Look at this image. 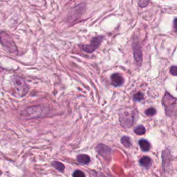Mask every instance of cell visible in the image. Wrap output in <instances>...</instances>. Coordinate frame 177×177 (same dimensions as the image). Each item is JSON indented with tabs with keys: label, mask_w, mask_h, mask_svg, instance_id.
<instances>
[{
	"label": "cell",
	"mask_w": 177,
	"mask_h": 177,
	"mask_svg": "<svg viewBox=\"0 0 177 177\" xmlns=\"http://www.w3.org/2000/svg\"><path fill=\"white\" fill-rule=\"evenodd\" d=\"M163 105L165 107L168 116L175 117L177 116V98L173 97L170 93L166 92L163 97Z\"/></svg>",
	"instance_id": "6da1fadb"
},
{
	"label": "cell",
	"mask_w": 177,
	"mask_h": 177,
	"mask_svg": "<svg viewBox=\"0 0 177 177\" xmlns=\"http://www.w3.org/2000/svg\"><path fill=\"white\" fill-rule=\"evenodd\" d=\"M0 41L11 53H17V48L15 42L7 33L1 32L0 33Z\"/></svg>",
	"instance_id": "7a4b0ae2"
},
{
	"label": "cell",
	"mask_w": 177,
	"mask_h": 177,
	"mask_svg": "<svg viewBox=\"0 0 177 177\" xmlns=\"http://www.w3.org/2000/svg\"><path fill=\"white\" fill-rule=\"evenodd\" d=\"M13 84L18 94L20 96H24V95L27 93L28 91V87L24 79L20 78L18 76H15L13 79Z\"/></svg>",
	"instance_id": "3957f363"
},
{
	"label": "cell",
	"mask_w": 177,
	"mask_h": 177,
	"mask_svg": "<svg viewBox=\"0 0 177 177\" xmlns=\"http://www.w3.org/2000/svg\"><path fill=\"white\" fill-rule=\"evenodd\" d=\"M103 40V36H96V37L92 38L91 43L89 44H82V45H81V48L83 51H85V52L91 53H93L99 47V46L101 44Z\"/></svg>",
	"instance_id": "277c9868"
},
{
	"label": "cell",
	"mask_w": 177,
	"mask_h": 177,
	"mask_svg": "<svg viewBox=\"0 0 177 177\" xmlns=\"http://www.w3.org/2000/svg\"><path fill=\"white\" fill-rule=\"evenodd\" d=\"M133 52L134 58L136 65L140 66L143 62V53H142L141 46L138 41H134L133 42Z\"/></svg>",
	"instance_id": "5b68a950"
},
{
	"label": "cell",
	"mask_w": 177,
	"mask_h": 177,
	"mask_svg": "<svg viewBox=\"0 0 177 177\" xmlns=\"http://www.w3.org/2000/svg\"><path fill=\"white\" fill-rule=\"evenodd\" d=\"M134 113L124 112L123 114L121 115V123H125L123 126H131L134 123Z\"/></svg>",
	"instance_id": "8992f818"
},
{
	"label": "cell",
	"mask_w": 177,
	"mask_h": 177,
	"mask_svg": "<svg viewBox=\"0 0 177 177\" xmlns=\"http://www.w3.org/2000/svg\"><path fill=\"white\" fill-rule=\"evenodd\" d=\"M96 150L100 155L103 156L105 158H107L108 156L110 155L111 150L108 146L103 145V144H100L96 147Z\"/></svg>",
	"instance_id": "52a82bcc"
},
{
	"label": "cell",
	"mask_w": 177,
	"mask_h": 177,
	"mask_svg": "<svg viewBox=\"0 0 177 177\" xmlns=\"http://www.w3.org/2000/svg\"><path fill=\"white\" fill-rule=\"evenodd\" d=\"M42 113V108L40 106H34L28 108L26 110V115L29 116L30 118L38 117Z\"/></svg>",
	"instance_id": "ba28073f"
},
{
	"label": "cell",
	"mask_w": 177,
	"mask_h": 177,
	"mask_svg": "<svg viewBox=\"0 0 177 177\" xmlns=\"http://www.w3.org/2000/svg\"><path fill=\"white\" fill-rule=\"evenodd\" d=\"M111 82L115 87H119L123 85L124 78L120 74H113L111 76Z\"/></svg>",
	"instance_id": "9c48e42d"
},
{
	"label": "cell",
	"mask_w": 177,
	"mask_h": 177,
	"mask_svg": "<svg viewBox=\"0 0 177 177\" xmlns=\"http://www.w3.org/2000/svg\"><path fill=\"white\" fill-rule=\"evenodd\" d=\"M77 160L80 163L87 165L89 163V162H90V158H89V156L86 155V154H80V155L77 156Z\"/></svg>",
	"instance_id": "30bf717a"
},
{
	"label": "cell",
	"mask_w": 177,
	"mask_h": 177,
	"mask_svg": "<svg viewBox=\"0 0 177 177\" xmlns=\"http://www.w3.org/2000/svg\"><path fill=\"white\" fill-rule=\"evenodd\" d=\"M140 164L144 168H150L152 165L151 158L148 156H143L140 159Z\"/></svg>",
	"instance_id": "8fae6325"
},
{
	"label": "cell",
	"mask_w": 177,
	"mask_h": 177,
	"mask_svg": "<svg viewBox=\"0 0 177 177\" xmlns=\"http://www.w3.org/2000/svg\"><path fill=\"white\" fill-rule=\"evenodd\" d=\"M139 145L140 147L141 148V150H143V152H147L149 151L150 148V143L147 141V140L142 139L139 141Z\"/></svg>",
	"instance_id": "7c38bea8"
},
{
	"label": "cell",
	"mask_w": 177,
	"mask_h": 177,
	"mask_svg": "<svg viewBox=\"0 0 177 177\" xmlns=\"http://www.w3.org/2000/svg\"><path fill=\"white\" fill-rule=\"evenodd\" d=\"M51 165L54 168H56L57 170L60 171V172H63L64 170V165L60 162L53 161V162H52Z\"/></svg>",
	"instance_id": "4fadbf2b"
},
{
	"label": "cell",
	"mask_w": 177,
	"mask_h": 177,
	"mask_svg": "<svg viewBox=\"0 0 177 177\" xmlns=\"http://www.w3.org/2000/svg\"><path fill=\"white\" fill-rule=\"evenodd\" d=\"M121 143L123 144V146H125V147H129L131 145V140L128 136H123L121 138Z\"/></svg>",
	"instance_id": "5bb4252c"
},
{
	"label": "cell",
	"mask_w": 177,
	"mask_h": 177,
	"mask_svg": "<svg viewBox=\"0 0 177 177\" xmlns=\"http://www.w3.org/2000/svg\"><path fill=\"white\" fill-rule=\"evenodd\" d=\"M134 132L138 135H143L145 133V128L143 125H138L135 128Z\"/></svg>",
	"instance_id": "9a60e30c"
},
{
	"label": "cell",
	"mask_w": 177,
	"mask_h": 177,
	"mask_svg": "<svg viewBox=\"0 0 177 177\" xmlns=\"http://www.w3.org/2000/svg\"><path fill=\"white\" fill-rule=\"evenodd\" d=\"M144 98V95L142 92H137L134 95V100L136 101H141Z\"/></svg>",
	"instance_id": "2e32d148"
},
{
	"label": "cell",
	"mask_w": 177,
	"mask_h": 177,
	"mask_svg": "<svg viewBox=\"0 0 177 177\" xmlns=\"http://www.w3.org/2000/svg\"><path fill=\"white\" fill-rule=\"evenodd\" d=\"M156 113V109L153 108V107H150V108L147 109V110L145 111V114L148 116H152L155 115Z\"/></svg>",
	"instance_id": "e0dca14e"
},
{
	"label": "cell",
	"mask_w": 177,
	"mask_h": 177,
	"mask_svg": "<svg viewBox=\"0 0 177 177\" xmlns=\"http://www.w3.org/2000/svg\"><path fill=\"white\" fill-rule=\"evenodd\" d=\"M150 2V0H138V4L140 7H146Z\"/></svg>",
	"instance_id": "ac0fdd59"
},
{
	"label": "cell",
	"mask_w": 177,
	"mask_h": 177,
	"mask_svg": "<svg viewBox=\"0 0 177 177\" xmlns=\"http://www.w3.org/2000/svg\"><path fill=\"white\" fill-rule=\"evenodd\" d=\"M74 177H85V174L80 170H76L73 174Z\"/></svg>",
	"instance_id": "d6986e66"
},
{
	"label": "cell",
	"mask_w": 177,
	"mask_h": 177,
	"mask_svg": "<svg viewBox=\"0 0 177 177\" xmlns=\"http://www.w3.org/2000/svg\"><path fill=\"white\" fill-rule=\"evenodd\" d=\"M170 72L172 76H177V66H171V68L170 69Z\"/></svg>",
	"instance_id": "ffe728a7"
},
{
	"label": "cell",
	"mask_w": 177,
	"mask_h": 177,
	"mask_svg": "<svg viewBox=\"0 0 177 177\" xmlns=\"http://www.w3.org/2000/svg\"><path fill=\"white\" fill-rule=\"evenodd\" d=\"M173 24H174V28L177 30V17L174 20V23H173Z\"/></svg>",
	"instance_id": "44dd1931"
}]
</instances>
